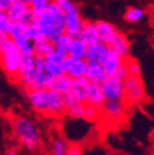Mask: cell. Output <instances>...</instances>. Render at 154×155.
Wrapping results in <instances>:
<instances>
[{"label":"cell","mask_w":154,"mask_h":155,"mask_svg":"<svg viewBox=\"0 0 154 155\" xmlns=\"http://www.w3.org/2000/svg\"><path fill=\"white\" fill-rule=\"evenodd\" d=\"M78 37L87 45L98 42L99 38L96 26H95V22H84Z\"/></svg>","instance_id":"obj_20"},{"label":"cell","mask_w":154,"mask_h":155,"mask_svg":"<svg viewBox=\"0 0 154 155\" xmlns=\"http://www.w3.org/2000/svg\"><path fill=\"white\" fill-rule=\"evenodd\" d=\"M68 117L69 120L65 121V125H64V131L68 130V133H64V137L68 141L78 142V140L84 138L89 131L91 121L85 119H75V117H70V116Z\"/></svg>","instance_id":"obj_7"},{"label":"cell","mask_w":154,"mask_h":155,"mask_svg":"<svg viewBox=\"0 0 154 155\" xmlns=\"http://www.w3.org/2000/svg\"><path fill=\"white\" fill-rule=\"evenodd\" d=\"M108 48H109L108 44H105L100 41L96 42L94 44H89V45H87L84 59L86 61L87 64H93V63L100 64L104 56L106 55Z\"/></svg>","instance_id":"obj_14"},{"label":"cell","mask_w":154,"mask_h":155,"mask_svg":"<svg viewBox=\"0 0 154 155\" xmlns=\"http://www.w3.org/2000/svg\"><path fill=\"white\" fill-rule=\"evenodd\" d=\"M87 44L82 41L79 37H71L69 44L67 48V55L71 57L77 58H84L86 53Z\"/></svg>","instance_id":"obj_23"},{"label":"cell","mask_w":154,"mask_h":155,"mask_svg":"<svg viewBox=\"0 0 154 155\" xmlns=\"http://www.w3.org/2000/svg\"><path fill=\"white\" fill-rule=\"evenodd\" d=\"M67 116L75 119H85V102H78L65 110Z\"/></svg>","instance_id":"obj_28"},{"label":"cell","mask_w":154,"mask_h":155,"mask_svg":"<svg viewBox=\"0 0 154 155\" xmlns=\"http://www.w3.org/2000/svg\"><path fill=\"white\" fill-rule=\"evenodd\" d=\"M26 96L32 108L43 115L59 117L65 113L64 95L48 87L26 91Z\"/></svg>","instance_id":"obj_2"},{"label":"cell","mask_w":154,"mask_h":155,"mask_svg":"<svg viewBox=\"0 0 154 155\" xmlns=\"http://www.w3.org/2000/svg\"><path fill=\"white\" fill-rule=\"evenodd\" d=\"M52 0H26V2L28 3L29 8L34 11L36 14L40 13Z\"/></svg>","instance_id":"obj_31"},{"label":"cell","mask_w":154,"mask_h":155,"mask_svg":"<svg viewBox=\"0 0 154 155\" xmlns=\"http://www.w3.org/2000/svg\"><path fill=\"white\" fill-rule=\"evenodd\" d=\"M124 61H125V57H123L122 55L116 53L114 50L109 48L100 64L102 66V68H104L107 77H113L114 73L119 69V67Z\"/></svg>","instance_id":"obj_12"},{"label":"cell","mask_w":154,"mask_h":155,"mask_svg":"<svg viewBox=\"0 0 154 155\" xmlns=\"http://www.w3.org/2000/svg\"><path fill=\"white\" fill-rule=\"evenodd\" d=\"M22 57V53L16 48L12 39L7 40L0 46V66L5 74L11 79L16 80Z\"/></svg>","instance_id":"obj_5"},{"label":"cell","mask_w":154,"mask_h":155,"mask_svg":"<svg viewBox=\"0 0 154 155\" xmlns=\"http://www.w3.org/2000/svg\"><path fill=\"white\" fill-rule=\"evenodd\" d=\"M126 66H127L128 75H137V77L140 75L141 68H140V65L138 64L137 61L130 57H127L126 58Z\"/></svg>","instance_id":"obj_32"},{"label":"cell","mask_w":154,"mask_h":155,"mask_svg":"<svg viewBox=\"0 0 154 155\" xmlns=\"http://www.w3.org/2000/svg\"><path fill=\"white\" fill-rule=\"evenodd\" d=\"M70 40H71V37L68 36L67 34L64 32L59 38L54 42V48H57V50H60V51H67V48H68V44H69ZM67 53V52H66Z\"/></svg>","instance_id":"obj_33"},{"label":"cell","mask_w":154,"mask_h":155,"mask_svg":"<svg viewBox=\"0 0 154 155\" xmlns=\"http://www.w3.org/2000/svg\"><path fill=\"white\" fill-rule=\"evenodd\" d=\"M29 9L30 8L26 2V0H13V2L5 12L12 22H19Z\"/></svg>","instance_id":"obj_19"},{"label":"cell","mask_w":154,"mask_h":155,"mask_svg":"<svg viewBox=\"0 0 154 155\" xmlns=\"http://www.w3.org/2000/svg\"><path fill=\"white\" fill-rule=\"evenodd\" d=\"M145 17V10L140 7H130L126 10L124 19L127 23H138Z\"/></svg>","instance_id":"obj_27"},{"label":"cell","mask_w":154,"mask_h":155,"mask_svg":"<svg viewBox=\"0 0 154 155\" xmlns=\"http://www.w3.org/2000/svg\"><path fill=\"white\" fill-rule=\"evenodd\" d=\"M64 72L67 75H69L72 79L84 77L86 73L87 63L84 58H77L68 56L64 59L63 63Z\"/></svg>","instance_id":"obj_10"},{"label":"cell","mask_w":154,"mask_h":155,"mask_svg":"<svg viewBox=\"0 0 154 155\" xmlns=\"http://www.w3.org/2000/svg\"><path fill=\"white\" fill-rule=\"evenodd\" d=\"M26 35L32 42L36 41L37 39H39L40 37H42V35L39 31L38 27L36 26V24L29 25V26H26Z\"/></svg>","instance_id":"obj_35"},{"label":"cell","mask_w":154,"mask_h":155,"mask_svg":"<svg viewBox=\"0 0 154 155\" xmlns=\"http://www.w3.org/2000/svg\"><path fill=\"white\" fill-rule=\"evenodd\" d=\"M67 57V53L64 51H60L54 48V50L50 54L45 56L44 63H45L46 71L51 77H58L60 74H64V67L63 63L64 59Z\"/></svg>","instance_id":"obj_9"},{"label":"cell","mask_w":154,"mask_h":155,"mask_svg":"<svg viewBox=\"0 0 154 155\" xmlns=\"http://www.w3.org/2000/svg\"><path fill=\"white\" fill-rule=\"evenodd\" d=\"M36 18H37V14L32 11V9H29L26 13L24 14V16L21 18L19 22L23 23L26 26H29V25L36 24Z\"/></svg>","instance_id":"obj_36"},{"label":"cell","mask_w":154,"mask_h":155,"mask_svg":"<svg viewBox=\"0 0 154 155\" xmlns=\"http://www.w3.org/2000/svg\"><path fill=\"white\" fill-rule=\"evenodd\" d=\"M3 155H18V152L16 149H9Z\"/></svg>","instance_id":"obj_40"},{"label":"cell","mask_w":154,"mask_h":155,"mask_svg":"<svg viewBox=\"0 0 154 155\" xmlns=\"http://www.w3.org/2000/svg\"><path fill=\"white\" fill-rule=\"evenodd\" d=\"M11 24H12V21L9 18L7 12L3 10H0V29L8 32L11 27Z\"/></svg>","instance_id":"obj_34"},{"label":"cell","mask_w":154,"mask_h":155,"mask_svg":"<svg viewBox=\"0 0 154 155\" xmlns=\"http://www.w3.org/2000/svg\"><path fill=\"white\" fill-rule=\"evenodd\" d=\"M85 77L91 83H98L100 84L102 81L107 78V74L105 72L104 68L99 63L87 64V69Z\"/></svg>","instance_id":"obj_22"},{"label":"cell","mask_w":154,"mask_h":155,"mask_svg":"<svg viewBox=\"0 0 154 155\" xmlns=\"http://www.w3.org/2000/svg\"><path fill=\"white\" fill-rule=\"evenodd\" d=\"M89 85H91V82L87 80L85 75L84 77L73 79L70 93H71V94H72L77 99H79L80 101L86 102L87 94H89Z\"/></svg>","instance_id":"obj_16"},{"label":"cell","mask_w":154,"mask_h":155,"mask_svg":"<svg viewBox=\"0 0 154 155\" xmlns=\"http://www.w3.org/2000/svg\"><path fill=\"white\" fill-rule=\"evenodd\" d=\"M128 75V71H127V66H126V58H125V61L122 64V65L119 67V69L116 70V72L114 73L113 77L118 78L120 80H124L126 77Z\"/></svg>","instance_id":"obj_37"},{"label":"cell","mask_w":154,"mask_h":155,"mask_svg":"<svg viewBox=\"0 0 154 155\" xmlns=\"http://www.w3.org/2000/svg\"><path fill=\"white\" fill-rule=\"evenodd\" d=\"M95 26L97 29L99 41L105 44H109L112 40L116 32L118 31L113 24L107 22V21H96Z\"/></svg>","instance_id":"obj_18"},{"label":"cell","mask_w":154,"mask_h":155,"mask_svg":"<svg viewBox=\"0 0 154 155\" xmlns=\"http://www.w3.org/2000/svg\"><path fill=\"white\" fill-rule=\"evenodd\" d=\"M100 114H101L100 108L85 102V120H89V121H91V122H94L95 120L98 119Z\"/></svg>","instance_id":"obj_29"},{"label":"cell","mask_w":154,"mask_h":155,"mask_svg":"<svg viewBox=\"0 0 154 155\" xmlns=\"http://www.w3.org/2000/svg\"><path fill=\"white\" fill-rule=\"evenodd\" d=\"M12 40L15 43V45H16V48L19 50V52L22 53L23 56L35 55L34 42H32L28 37H27L26 34L22 35V36L16 37V38L12 39Z\"/></svg>","instance_id":"obj_25"},{"label":"cell","mask_w":154,"mask_h":155,"mask_svg":"<svg viewBox=\"0 0 154 155\" xmlns=\"http://www.w3.org/2000/svg\"><path fill=\"white\" fill-rule=\"evenodd\" d=\"M0 10H1V0H0Z\"/></svg>","instance_id":"obj_41"},{"label":"cell","mask_w":154,"mask_h":155,"mask_svg":"<svg viewBox=\"0 0 154 155\" xmlns=\"http://www.w3.org/2000/svg\"><path fill=\"white\" fill-rule=\"evenodd\" d=\"M52 79L46 71L44 58L38 55L23 56L16 81L25 90L46 87Z\"/></svg>","instance_id":"obj_1"},{"label":"cell","mask_w":154,"mask_h":155,"mask_svg":"<svg viewBox=\"0 0 154 155\" xmlns=\"http://www.w3.org/2000/svg\"><path fill=\"white\" fill-rule=\"evenodd\" d=\"M64 19L65 13L52 0L40 13L37 14L36 26L42 37H45L54 43L65 32Z\"/></svg>","instance_id":"obj_3"},{"label":"cell","mask_w":154,"mask_h":155,"mask_svg":"<svg viewBox=\"0 0 154 155\" xmlns=\"http://www.w3.org/2000/svg\"><path fill=\"white\" fill-rule=\"evenodd\" d=\"M53 1L62 9L64 13H68L78 10L77 3L73 0H53Z\"/></svg>","instance_id":"obj_30"},{"label":"cell","mask_w":154,"mask_h":155,"mask_svg":"<svg viewBox=\"0 0 154 155\" xmlns=\"http://www.w3.org/2000/svg\"><path fill=\"white\" fill-rule=\"evenodd\" d=\"M84 22L85 21L80 15L79 10L65 13V19H64L65 34L70 37H78Z\"/></svg>","instance_id":"obj_13"},{"label":"cell","mask_w":154,"mask_h":155,"mask_svg":"<svg viewBox=\"0 0 154 155\" xmlns=\"http://www.w3.org/2000/svg\"><path fill=\"white\" fill-rule=\"evenodd\" d=\"M108 46L110 48H112V50H114L120 55H122L123 57H129V41H128V39L126 38V36L123 32L116 31L113 38H112V40L110 41V43L108 44Z\"/></svg>","instance_id":"obj_15"},{"label":"cell","mask_w":154,"mask_h":155,"mask_svg":"<svg viewBox=\"0 0 154 155\" xmlns=\"http://www.w3.org/2000/svg\"><path fill=\"white\" fill-rule=\"evenodd\" d=\"M69 149L68 140L64 135L55 134L50 142V155H66Z\"/></svg>","instance_id":"obj_21"},{"label":"cell","mask_w":154,"mask_h":155,"mask_svg":"<svg viewBox=\"0 0 154 155\" xmlns=\"http://www.w3.org/2000/svg\"><path fill=\"white\" fill-rule=\"evenodd\" d=\"M9 39H10L9 34H8L7 31H5V30H1V29H0V46L2 45L7 40H9Z\"/></svg>","instance_id":"obj_39"},{"label":"cell","mask_w":154,"mask_h":155,"mask_svg":"<svg viewBox=\"0 0 154 155\" xmlns=\"http://www.w3.org/2000/svg\"><path fill=\"white\" fill-rule=\"evenodd\" d=\"M66 155H82V149L78 143H73V144L69 145L68 152Z\"/></svg>","instance_id":"obj_38"},{"label":"cell","mask_w":154,"mask_h":155,"mask_svg":"<svg viewBox=\"0 0 154 155\" xmlns=\"http://www.w3.org/2000/svg\"><path fill=\"white\" fill-rule=\"evenodd\" d=\"M105 101H106V98H105L104 93L101 91L100 84H98V83H91L86 99L87 104H91L93 106L101 108V106L104 104Z\"/></svg>","instance_id":"obj_24"},{"label":"cell","mask_w":154,"mask_h":155,"mask_svg":"<svg viewBox=\"0 0 154 155\" xmlns=\"http://www.w3.org/2000/svg\"><path fill=\"white\" fill-rule=\"evenodd\" d=\"M12 131L15 138L28 151H37L40 147L41 137L36 124L25 115H16L12 119Z\"/></svg>","instance_id":"obj_4"},{"label":"cell","mask_w":154,"mask_h":155,"mask_svg":"<svg viewBox=\"0 0 154 155\" xmlns=\"http://www.w3.org/2000/svg\"><path fill=\"white\" fill-rule=\"evenodd\" d=\"M125 104L124 100H106L101 106L100 112L107 119L118 121L125 113Z\"/></svg>","instance_id":"obj_11"},{"label":"cell","mask_w":154,"mask_h":155,"mask_svg":"<svg viewBox=\"0 0 154 155\" xmlns=\"http://www.w3.org/2000/svg\"><path fill=\"white\" fill-rule=\"evenodd\" d=\"M124 83V101L126 104H135L145 98V87L140 75H127L123 80Z\"/></svg>","instance_id":"obj_6"},{"label":"cell","mask_w":154,"mask_h":155,"mask_svg":"<svg viewBox=\"0 0 154 155\" xmlns=\"http://www.w3.org/2000/svg\"><path fill=\"white\" fill-rule=\"evenodd\" d=\"M72 80V78H70L69 75L64 73V74H60L58 77L52 78L46 87L52 91H55V92L65 95L67 93H69L70 90H71Z\"/></svg>","instance_id":"obj_17"},{"label":"cell","mask_w":154,"mask_h":155,"mask_svg":"<svg viewBox=\"0 0 154 155\" xmlns=\"http://www.w3.org/2000/svg\"><path fill=\"white\" fill-rule=\"evenodd\" d=\"M54 50V43L51 40H49L45 37H40L34 41V51L35 55L41 56V57H45L48 54Z\"/></svg>","instance_id":"obj_26"},{"label":"cell","mask_w":154,"mask_h":155,"mask_svg":"<svg viewBox=\"0 0 154 155\" xmlns=\"http://www.w3.org/2000/svg\"><path fill=\"white\" fill-rule=\"evenodd\" d=\"M101 91L106 100H124V83L116 77H107L100 83Z\"/></svg>","instance_id":"obj_8"}]
</instances>
